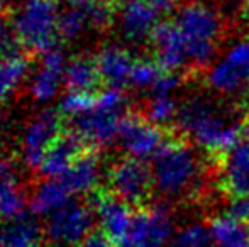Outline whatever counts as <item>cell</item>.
Listing matches in <instances>:
<instances>
[{"label": "cell", "instance_id": "obj_18", "mask_svg": "<svg viewBox=\"0 0 249 247\" xmlns=\"http://www.w3.org/2000/svg\"><path fill=\"white\" fill-rule=\"evenodd\" d=\"M73 201V195L58 178H46L34 188L29 200L31 214L39 217H50L51 214L65 208Z\"/></svg>", "mask_w": 249, "mask_h": 247}, {"label": "cell", "instance_id": "obj_14", "mask_svg": "<svg viewBox=\"0 0 249 247\" xmlns=\"http://www.w3.org/2000/svg\"><path fill=\"white\" fill-rule=\"evenodd\" d=\"M87 149L89 146L78 134L70 131L68 127L63 129V132L46 151L37 173L46 178H59Z\"/></svg>", "mask_w": 249, "mask_h": 247}, {"label": "cell", "instance_id": "obj_3", "mask_svg": "<svg viewBox=\"0 0 249 247\" xmlns=\"http://www.w3.org/2000/svg\"><path fill=\"white\" fill-rule=\"evenodd\" d=\"M173 24L183 41L188 58V76L203 71L215 58L224 39L226 22L210 3L190 0L177 10Z\"/></svg>", "mask_w": 249, "mask_h": 247}, {"label": "cell", "instance_id": "obj_35", "mask_svg": "<svg viewBox=\"0 0 249 247\" xmlns=\"http://www.w3.org/2000/svg\"><path fill=\"white\" fill-rule=\"evenodd\" d=\"M0 247H9V244H7V239H5V234H3L2 225H0Z\"/></svg>", "mask_w": 249, "mask_h": 247}, {"label": "cell", "instance_id": "obj_22", "mask_svg": "<svg viewBox=\"0 0 249 247\" xmlns=\"http://www.w3.org/2000/svg\"><path fill=\"white\" fill-rule=\"evenodd\" d=\"M31 61L24 54L0 61V103H5L27 78Z\"/></svg>", "mask_w": 249, "mask_h": 247}, {"label": "cell", "instance_id": "obj_8", "mask_svg": "<svg viewBox=\"0 0 249 247\" xmlns=\"http://www.w3.org/2000/svg\"><path fill=\"white\" fill-rule=\"evenodd\" d=\"M171 131L156 127L139 110H136V112L124 115L117 139L121 141L125 156L146 161L149 158H154V154L160 151Z\"/></svg>", "mask_w": 249, "mask_h": 247}, {"label": "cell", "instance_id": "obj_33", "mask_svg": "<svg viewBox=\"0 0 249 247\" xmlns=\"http://www.w3.org/2000/svg\"><path fill=\"white\" fill-rule=\"evenodd\" d=\"M148 2L154 3V5H156L163 14L168 12V10H171L175 5V0H148Z\"/></svg>", "mask_w": 249, "mask_h": 247}, {"label": "cell", "instance_id": "obj_23", "mask_svg": "<svg viewBox=\"0 0 249 247\" xmlns=\"http://www.w3.org/2000/svg\"><path fill=\"white\" fill-rule=\"evenodd\" d=\"M178 107L180 105L171 97H151L148 102L144 103L142 110H139V112L156 127L164 129V131H171L173 129L171 122L177 120Z\"/></svg>", "mask_w": 249, "mask_h": 247}, {"label": "cell", "instance_id": "obj_32", "mask_svg": "<svg viewBox=\"0 0 249 247\" xmlns=\"http://www.w3.org/2000/svg\"><path fill=\"white\" fill-rule=\"evenodd\" d=\"M63 2H66L70 7H89L95 3H108L110 0H63Z\"/></svg>", "mask_w": 249, "mask_h": 247}, {"label": "cell", "instance_id": "obj_29", "mask_svg": "<svg viewBox=\"0 0 249 247\" xmlns=\"http://www.w3.org/2000/svg\"><path fill=\"white\" fill-rule=\"evenodd\" d=\"M227 215L232 217V218H236V220L243 222V224L249 225V195L248 197L231 198Z\"/></svg>", "mask_w": 249, "mask_h": 247}, {"label": "cell", "instance_id": "obj_4", "mask_svg": "<svg viewBox=\"0 0 249 247\" xmlns=\"http://www.w3.org/2000/svg\"><path fill=\"white\" fill-rule=\"evenodd\" d=\"M59 16L56 0H24L12 17L22 48L39 54L58 48Z\"/></svg>", "mask_w": 249, "mask_h": 247}, {"label": "cell", "instance_id": "obj_9", "mask_svg": "<svg viewBox=\"0 0 249 247\" xmlns=\"http://www.w3.org/2000/svg\"><path fill=\"white\" fill-rule=\"evenodd\" d=\"M63 120L65 119L58 109H46L27 124L22 137V152L29 168L36 171L39 169L46 151L65 129Z\"/></svg>", "mask_w": 249, "mask_h": 247}, {"label": "cell", "instance_id": "obj_10", "mask_svg": "<svg viewBox=\"0 0 249 247\" xmlns=\"http://www.w3.org/2000/svg\"><path fill=\"white\" fill-rule=\"evenodd\" d=\"M207 83L220 95L237 93L249 83V43H237L207 73Z\"/></svg>", "mask_w": 249, "mask_h": 247}, {"label": "cell", "instance_id": "obj_24", "mask_svg": "<svg viewBox=\"0 0 249 247\" xmlns=\"http://www.w3.org/2000/svg\"><path fill=\"white\" fill-rule=\"evenodd\" d=\"M92 27L87 7H68L63 10L59 16L58 22V34L59 39L75 41L85 33L87 29Z\"/></svg>", "mask_w": 249, "mask_h": 247}, {"label": "cell", "instance_id": "obj_6", "mask_svg": "<svg viewBox=\"0 0 249 247\" xmlns=\"http://www.w3.org/2000/svg\"><path fill=\"white\" fill-rule=\"evenodd\" d=\"M97 215L93 207L73 200L65 208L54 212L44 224V239L56 247H76L93 231Z\"/></svg>", "mask_w": 249, "mask_h": 247}, {"label": "cell", "instance_id": "obj_34", "mask_svg": "<svg viewBox=\"0 0 249 247\" xmlns=\"http://www.w3.org/2000/svg\"><path fill=\"white\" fill-rule=\"evenodd\" d=\"M241 14L246 20H249V0H243V7H241Z\"/></svg>", "mask_w": 249, "mask_h": 247}, {"label": "cell", "instance_id": "obj_28", "mask_svg": "<svg viewBox=\"0 0 249 247\" xmlns=\"http://www.w3.org/2000/svg\"><path fill=\"white\" fill-rule=\"evenodd\" d=\"M20 49H22V43L17 36L12 19L9 20L0 17V61L22 54Z\"/></svg>", "mask_w": 249, "mask_h": 247}, {"label": "cell", "instance_id": "obj_13", "mask_svg": "<svg viewBox=\"0 0 249 247\" xmlns=\"http://www.w3.org/2000/svg\"><path fill=\"white\" fill-rule=\"evenodd\" d=\"M161 12L148 0H125L119 9V27L129 43L139 44L153 36L154 29L161 22Z\"/></svg>", "mask_w": 249, "mask_h": 247}, {"label": "cell", "instance_id": "obj_17", "mask_svg": "<svg viewBox=\"0 0 249 247\" xmlns=\"http://www.w3.org/2000/svg\"><path fill=\"white\" fill-rule=\"evenodd\" d=\"M58 180H61L73 197L92 193L99 186L100 180L99 152L93 148H89Z\"/></svg>", "mask_w": 249, "mask_h": 247}, {"label": "cell", "instance_id": "obj_2", "mask_svg": "<svg viewBox=\"0 0 249 247\" xmlns=\"http://www.w3.org/2000/svg\"><path fill=\"white\" fill-rule=\"evenodd\" d=\"M248 112L249 109L227 105L212 97H188L178 107L173 129L213 158L229 151L241 139V127Z\"/></svg>", "mask_w": 249, "mask_h": 247}, {"label": "cell", "instance_id": "obj_26", "mask_svg": "<svg viewBox=\"0 0 249 247\" xmlns=\"http://www.w3.org/2000/svg\"><path fill=\"white\" fill-rule=\"evenodd\" d=\"M171 247H215L210 229L200 224L188 225L175 237Z\"/></svg>", "mask_w": 249, "mask_h": 247}, {"label": "cell", "instance_id": "obj_16", "mask_svg": "<svg viewBox=\"0 0 249 247\" xmlns=\"http://www.w3.org/2000/svg\"><path fill=\"white\" fill-rule=\"evenodd\" d=\"M102 82L110 88H122L131 82L136 60L127 49L121 46H105L95 56Z\"/></svg>", "mask_w": 249, "mask_h": 247}, {"label": "cell", "instance_id": "obj_31", "mask_svg": "<svg viewBox=\"0 0 249 247\" xmlns=\"http://www.w3.org/2000/svg\"><path fill=\"white\" fill-rule=\"evenodd\" d=\"M12 176H19L17 171V165L10 156L0 151V180L3 178H12Z\"/></svg>", "mask_w": 249, "mask_h": 247}, {"label": "cell", "instance_id": "obj_15", "mask_svg": "<svg viewBox=\"0 0 249 247\" xmlns=\"http://www.w3.org/2000/svg\"><path fill=\"white\" fill-rule=\"evenodd\" d=\"M66 65L68 61L59 48L43 54L39 69L31 80V95L37 103L51 102L56 97L61 86V80H65Z\"/></svg>", "mask_w": 249, "mask_h": 247}, {"label": "cell", "instance_id": "obj_1", "mask_svg": "<svg viewBox=\"0 0 249 247\" xmlns=\"http://www.w3.org/2000/svg\"><path fill=\"white\" fill-rule=\"evenodd\" d=\"M154 190L170 201H209L213 169L210 158L203 161L200 148L173 131L154 154L151 165Z\"/></svg>", "mask_w": 249, "mask_h": 247}, {"label": "cell", "instance_id": "obj_27", "mask_svg": "<svg viewBox=\"0 0 249 247\" xmlns=\"http://www.w3.org/2000/svg\"><path fill=\"white\" fill-rule=\"evenodd\" d=\"M164 69L156 61L151 60H136L134 69L131 75V85L134 88H153Z\"/></svg>", "mask_w": 249, "mask_h": 247}, {"label": "cell", "instance_id": "obj_25", "mask_svg": "<svg viewBox=\"0 0 249 247\" xmlns=\"http://www.w3.org/2000/svg\"><path fill=\"white\" fill-rule=\"evenodd\" d=\"M97 93H73L68 92L59 100L58 112L63 115V119H73L76 115L89 112L95 107Z\"/></svg>", "mask_w": 249, "mask_h": 247}, {"label": "cell", "instance_id": "obj_7", "mask_svg": "<svg viewBox=\"0 0 249 247\" xmlns=\"http://www.w3.org/2000/svg\"><path fill=\"white\" fill-rule=\"evenodd\" d=\"M210 158V156H209ZM217 188L229 198L249 195V137H241L229 151L210 158Z\"/></svg>", "mask_w": 249, "mask_h": 247}, {"label": "cell", "instance_id": "obj_30", "mask_svg": "<svg viewBox=\"0 0 249 247\" xmlns=\"http://www.w3.org/2000/svg\"><path fill=\"white\" fill-rule=\"evenodd\" d=\"M76 247H115V244L100 231V229H93Z\"/></svg>", "mask_w": 249, "mask_h": 247}, {"label": "cell", "instance_id": "obj_5", "mask_svg": "<svg viewBox=\"0 0 249 247\" xmlns=\"http://www.w3.org/2000/svg\"><path fill=\"white\" fill-rule=\"evenodd\" d=\"M107 190L134 210L148 208L154 191L151 166L129 156L117 159L107 169Z\"/></svg>", "mask_w": 249, "mask_h": 247}, {"label": "cell", "instance_id": "obj_11", "mask_svg": "<svg viewBox=\"0 0 249 247\" xmlns=\"http://www.w3.org/2000/svg\"><path fill=\"white\" fill-rule=\"evenodd\" d=\"M124 115V112L93 107L82 115L68 119V129L78 134L89 148L97 149L110 144L114 139L119 137V129Z\"/></svg>", "mask_w": 249, "mask_h": 247}, {"label": "cell", "instance_id": "obj_12", "mask_svg": "<svg viewBox=\"0 0 249 247\" xmlns=\"http://www.w3.org/2000/svg\"><path fill=\"white\" fill-rule=\"evenodd\" d=\"M90 205L95 210L99 229L114 242L115 247L121 246L129 234L134 208L108 190H97L93 198H90Z\"/></svg>", "mask_w": 249, "mask_h": 247}, {"label": "cell", "instance_id": "obj_20", "mask_svg": "<svg viewBox=\"0 0 249 247\" xmlns=\"http://www.w3.org/2000/svg\"><path fill=\"white\" fill-rule=\"evenodd\" d=\"M215 247H249V225L229 215L212 217L209 220Z\"/></svg>", "mask_w": 249, "mask_h": 247}, {"label": "cell", "instance_id": "obj_36", "mask_svg": "<svg viewBox=\"0 0 249 247\" xmlns=\"http://www.w3.org/2000/svg\"><path fill=\"white\" fill-rule=\"evenodd\" d=\"M7 2H9V0H0V17L3 16V12H5V9H7Z\"/></svg>", "mask_w": 249, "mask_h": 247}, {"label": "cell", "instance_id": "obj_19", "mask_svg": "<svg viewBox=\"0 0 249 247\" xmlns=\"http://www.w3.org/2000/svg\"><path fill=\"white\" fill-rule=\"evenodd\" d=\"M102 76L97 68L95 58L75 56L68 61L65 69V85L73 93H99Z\"/></svg>", "mask_w": 249, "mask_h": 247}, {"label": "cell", "instance_id": "obj_21", "mask_svg": "<svg viewBox=\"0 0 249 247\" xmlns=\"http://www.w3.org/2000/svg\"><path fill=\"white\" fill-rule=\"evenodd\" d=\"M27 214V198L19 176L0 180V222H9Z\"/></svg>", "mask_w": 249, "mask_h": 247}]
</instances>
